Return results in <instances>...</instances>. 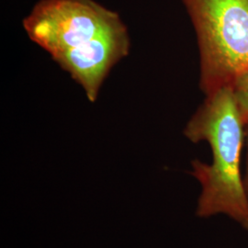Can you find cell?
I'll list each match as a JSON object with an SVG mask.
<instances>
[{"label": "cell", "mask_w": 248, "mask_h": 248, "mask_svg": "<svg viewBox=\"0 0 248 248\" xmlns=\"http://www.w3.org/2000/svg\"><path fill=\"white\" fill-rule=\"evenodd\" d=\"M23 28L59 66L129 33L117 12L95 0H40L23 19Z\"/></svg>", "instance_id": "7a4b0ae2"}, {"label": "cell", "mask_w": 248, "mask_h": 248, "mask_svg": "<svg viewBox=\"0 0 248 248\" xmlns=\"http://www.w3.org/2000/svg\"><path fill=\"white\" fill-rule=\"evenodd\" d=\"M200 51V88L205 96L248 67V0H182Z\"/></svg>", "instance_id": "3957f363"}, {"label": "cell", "mask_w": 248, "mask_h": 248, "mask_svg": "<svg viewBox=\"0 0 248 248\" xmlns=\"http://www.w3.org/2000/svg\"><path fill=\"white\" fill-rule=\"evenodd\" d=\"M184 135L194 143H209L213 161L191 162L190 174L201 185L196 214L209 218L224 214L248 231V192L241 172L246 143V124L231 86L207 95L202 105L187 122Z\"/></svg>", "instance_id": "6da1fadb"}, {"label": "cell", "mask_w": 248, "mask_h": 248, "mask_svg": "<svg viewBox=\"0 0 248 248\" xmlns=\"http://www.w3.org/2000/svg\"><path fill=\"white\" fill-rule=\"evenodd\" d=\"M246 144H247V161H246V171L244 174V183L248 192V124H246Z\"/></svg>", "instance_id": "5b68a950"}, {"label": "cell", "mask_w": 248, "mask_h": 248, "mask_svg": "<svg viewBox=\"0 0 248 248\" xmlns=\"http://www.w3.org/2000/svg\"><path fill=\"white\" fill-rule=\"evenodd\" d=\"M231 88L241 117L245 124H248V67L234 78Z\"/></svg>", "instance_id": "277c9868"}]
</instances>
